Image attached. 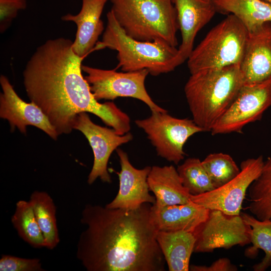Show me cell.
<instances>
[{"label":"cell","instance_id":"cell-28","mask_svg":"<svg viewBox=\"0 0 271 271\" xmlns=\"http://www.w3.org/2000/svg\"><path fill=\"white\" fill-rule=\"evenodd\" d=\"M1 271H43L40 259L26 258L3 255L0 259Z\"/></svg>","mask_w":271,"mask_h":271},{"label":"cell","instance_id":"cell-4","mask_svg":"<svg viewBox=\"0 0 271 271\" xmlns=\"http://www.w3.org/2000/svg\"><path fill=\"white\" fill-rule=\"evenodd\" d=\"M107 26L101 41L93 51L108 48L117 52L115 70L123 72L146 69L153 76L173 71L177 67L178 49L159 41L137 40L127 35L117 22L112 12L106 15Z\"/></svg>","mask_w":271,"mask_h":271},{"label":"cell","instance_id":"cell-3","mask_svg":"<svg viewBox=\"0 0 271 271\" xmlns=\"http://www.w3.org/2000/svg\"><path fill=\"white\" fill-rule=\"evenodd\" d=\"M243 85L239 65L191 74L184 92L192 119L203 131H210Z\"/></svg>","mask_w":271,"mask_h":271},{"label":"cell","instance_id":"cell-20","mask_svg":"<svg viewBox=\"0 0 271 271\" xmlns=\"http://www.w3.org/2000/svg\"><path fill=\"white\" fill-rule=\"evenodd\" d=\"M157 240L169 271H188L195 238L186 231H159Z\"/></svg>","mask_w":271,"mask_h":271},{"label":"cell","instance_id":"cell-14","mask_svg":"<svg viewBox=\"0 0 271 271\" xmlns=\"http://www.w3.org/2000/svg\"><path fill=\"white\" fill-rule=\"evenodd\" d=\"M121 170L117 174L119 178V190L116 196L105 206L110 208L133 210L144 203L154 204L155 196L150 193L148 177L151 167L138 169L130 163L127 154L120 149H116Z\"/></svg>","mask_w":271,"mask_h":271},{"label":"cell","instance_id":"cell-2","mask_svg":"<svg viewBox=\"0 0 271 271\" xmlns=\"http://www.w3.org/2000/svg\"><path fill=\"white\" fill-rule=\"evenodd\" d=\"M152 205L125 210L85 205L80 218L85 228L78 240L76 257L86 269L164 271Z\"/></svg>","mask_w":271,"mask_h":271},{"label":"cell","instance_id":"cell-15","mask_svg":"<svg viewBox=\"0 0 271 271\" xmlns=\"http://www.w3.org/2000/svg\"><path fill=\"white\" fill-rule=\"evenodd\" d=\"M244 85L271 82V23L248 33L244 54L239 65Z\"/></svg>","mask_w":271,"mask_h":271},{"label":"cell","instance_id":"cell-32","mask_svg":"<svg viewBox=\"0 0 271 271\" xmlns=\"http://www.w3.org/2000/svg\"><path fill=\"white\" fill-rule=\"evenodd\" d=\"M207 1H212L213 0H207Z\"/></svg>","mask_w":271,"mask_h":271},{"label":"cell","instance_id":"cell-6","mask_svg":"<svg viewBox=\"0 0 271 271\" xmlns=\"http://www.w3.org/2000/svg\"><path fill=\"white\" fill-rule=\"evenodd\" d=\"M248 32L234 15H228L207 34L187 59L191 74L200 71L239 65Z\"/></svg>","mask_w":271,"mask_h":271},{"label":"cell","instance_id":"cell-22","mask_svg":"<svg viewBox=\"0 0 271 271\" xmlns=\"http://www.w3.org/2000/svg\"><path fill=\"white\" fill-rule=\"evenodd\" d=\"M36 220L45 241V247L55 248L60 242L56 219V207L51 196L46 192L35 191L30 196Z\"/></svg>","mask_w":271,"mask_h":271},{"label":"cell","instance_id":"cell-17","mask_svg":"<svg viewBox=\"0 0 271 271\" xmlns=\"http://www.w3.org/2000/svg\"><path fill=\"white\" fill-rule=\"evenodd\" d=\"M109 0H82L81 9L77 15L67 14L61 19L73 22L77 26L72 48L79 57L84 58L93 51L99 37L104 31L101 16L106 3Z\"/></svg>","mask_w":271,"mask_h":271},{"label":"cell","instance_id":"cell-29","mask_svg":"<svg viewBox=\"0 0 271 271\" xmlns=\"http://www.w3.org/2000/svg\"><path fill=\"white\" fill-rule=\"evenodd\" d=\"M27 7L26 0H0L1 33L8 29L19 13Z\"/></svg>","mask_w":271,"mask_h":271},{"label":"cell","instance_id":"cell-19","mask_svg":"<svg viewBox=\"0 0 271 271\" xmlns=\"http://www.w3.org/2000/svg\"><path fill=\"white\" fill-rule=\"evenodd\" d=\"M148 183L156 198L154 205L157 206L184 204L191 201V194L173 165L152 167Z\"/></svg>","mask_w":271,"mask_h":271},{"label":"cell","instance_id":"cell-13","mask_svg":"<svg viewBox=\"0 0 271 271\" xmlns=\"http://www.w3.org/2000/svg\"><path fill=\"white\" fill-rule=\"evenodd\" d=\"M0 84L2 89L0 94V117L9 121L11 131L17 127L21 132L26 134V127L33 125L52 139H57L58 133L39 107L33 102L28 103L21 99L6 76H1Z\"/></svg>","mask_w":271,"mask_h":271},{"label":"cell","instance_id":"cell-18","mask_svg":"<svg viewBox=\"0 0 271 271\" xmlns=\"http://www.w3.org/2000/svg\"><path fill=\"white\" fill-rule=\"evenodd\" d=\"M210 210L191 200L188 203L151 207V215L158 231L193 232L207 218Z\"/></svg>","mask_w":271,"mask_h":271},{"label":"cell","instance_id":"cell-11","mask_svg":"<svg viewBox=\"0 0 271 271\" xmlns=\"http://www.w3.org/2000/svg\"><path fill=\"white\" fill-rule=\"evenodd\" d=\"M264 164L262 156L249 158L240 164L239 173L233 179L210 191L191 195L190 200L209 210L232 215H240L248 188L259 176Z\"/></svg>","mask_w":271,"mask_h":271},{"label":"cell","instance_id":"cell-21","mask_svg":"<svg viewBox=\"0 0 271 271\" xmlns=\"http://www.w3.org/2000/svg\"><path fill=\"white\" fill-rule=\"evenodd\" d=\"M217 12L235 16L251 33L271 23V6L261 0H213Z\"/></svg>","mask_w":271,"mask_h":271},{"label":"cell","instance_id":"cell-9","mask_svg":"<svg viewBox=\"0 0 271 271\" xmlns=\"http://www.w3.org/2000/svg\"><path fill=\"white\" fill-rule=\"evenodd\" d=\"M194 252H211L217 248L230 249L251 243V227L240 215H228L210 210L207 219L193 232Z\"/></svg>","mask_w":271,"mask_h":271},{"label":"cell","instance_id":"cell-8","mask_svg":"<svg viewBox=\"0 0 271 271\" xmlns=\"http://www.w3.org/2000/svg\"><path fill=\"white\" fill-rule=\"evenodd\" d=\"M91 92L97 100H113L117 97H131L146 104L151 111L164 112L166 109L158 105L148 94L145 85L149 74L146 69L136 71L117 72L82 65Z\"/></svg>","mask_w":271,"mask_h":271},{"label":"cell","instance_id":"cell-26","mask_svg":"<svg viewBox=\"0 0 271 271\" xmlns=\"http://www.w3.org/2000/svg\"><path fill=\"white\" fill-rule=\"evenodd\" d=\"M177 170L183 185L192 195L201 194L215 189L202 161L198 158L187 159Z\"/></svg>","mask_w":271,"mask_h":271},{"label":"cell","instance_id":"cell-7","mask_svg":"<svg viewBox=\"0 0 271 271\" xmlns=\"http://www.w3.org/2000/svg\"><path fill=\"white\" fill-rule=\"evenodd\" d=\"M144 130L159 156L177 165L184 158L183 148L193 134L203 130L189 118H178L168 111H152L148 118L135 120Z\"/></svg>","mask_w":271,"mask_h":271},{"label":"cell","instance_id":"cell-1","mask_svg":"<svg viewBox=\"0 0 271 271\" xmlns=\"http://www.w3.org/2000/svg\"><path fill=\"white\" fill-rule=\"evenodd\" d=\"M73 41L63 37L49 39L37 47L23 72L30 99L48 118L59 136L73 129L77 116L91 113L117 133L130 129V118L113 102L99 103L82 73V61L73 51Z\"/></svg>","mask_w":271,"mask_h":271},{"label":"cell","instance_id":"cell-25","mask_svg":"<svg viewBox=\"0 0 271 271\" xmlns=\"http://www.w3.org/2000/svg\"><path fill=\"white\" fill-rule=\"evenodd\" d=\"M11 222L24 241L34 248L45 247L44 237L29 200H21L16 203Z\"/></svg>","mask_w":271,"mask_h":271},{"label":"cell","instance_id":"cell-24","mask_svg":"<svg viewBox=\"0 0 271 271\" xmlns=\"http://www.w3.org/2000/svg\"><path fill=\"white\" fill-rule=\"evenodd\" d=\"M245 222L251 227V243L245 254L247 257L254 258L259 249L262 250L265 256L259 263L253 266L255 271H264L271 265V220H260L248 213L241 212Z\"/></svg>","mask_w":271,"mask_h":271},{"label":"cell","instance_id":"cell-5","mask_svg":"<svg viewBox=\"0 0 271 271\" xmlns=\"http://www.w3.org/2000/svg\"><path fill=\"white\" fill-rule=\"evenodd\" d=\"M111 11L128 36L137 40L162 41L176 47L179 29L172 0H109Z\"/></svg>","mask_w":271,"mask_h":271},{"label":"cell","instance_id":"cell-12","mask_svg":"<svg viewBox=\"0 0 271 271\" xmlns=\"http://www.w3.org/2000/svg\"><path fill=\"white\" fill-rule=\"evenodd\" d=\"M73 129L83 133L93 151V164L88 176V183L91 185L98 178L103 182L110 183L111 179L107 171L109 157L117 147L132 140L131 133L128 132L121 135L113 128L97 125L86 112H81L77 116Z\"/></svg>","mask_w":271,"mask_h":271},{"label":"cell","instance_id":"cell-27","mask_svg":"<svg viewBox=\"0 0 271 271\" xmlns=\"http://www.w3.org/2000/svg\"><path fill=\"white\" fill-rule=\"evenodd\" d=\"M202 163L215 188L231 181L240 171L233 158L222 153L208 155Z\"/></svg>","mask_w":271,"mask_h":271},{"label":"cell","instance_id":"cell-30","mask_svg":"<svg viewBox=\"0 0 271 271\" xmlns=\"http://www.w3.org/2000/svg\"><path fill=\"white\" fill-rule=\"evenodd\" d=\"M189 270L193 271H236L237 267L231 263L230 260L226 257H222L213 262L209 266L192 265Z\"/></svg>","mask_w":271,"mask_h":271},{"label":"cell","instance_id":"cell-31","mask_svg":"<svg viewBox=\"0 0 271 271\" xmlns=\"http://www.w3.org/2000/svg\"><path fill=\"white\" fill-rule=\"evenodd\" d=\"M261 1L271 6V0H261Z\"/></svg>","mask_w":271,"mask_h":271},{"label":"cell","instance_id":"cell-10","mask_svg":"<svg viewBox=\"0 0 271 271\" xmlns=\"http://www.w3.org/2000/svg\"><path fill=\"white\" fill-rule=\"evenodd\" d=\"M270 106L271 82L243 85L210 132L213 135L241 132L246 124L260 119Z\"/></svg>","mask_w":271,"mask_h":271},{"label":"cell","instance_id":"cell-16","mask_svg":"<svg viewBox=\"0 0 271 271\" xmlns=\"http://www.w3.org/2000/svg\"><path fill=\"white\" fill-rule=\"evenodd\" d=\"M176 8L182 42L179 47L177 66L187 60L193 50L195 37L217 12L213 1L172 0Z\"/></svg>","mask_w":271,"mask_h":271},{"label":"cell","instance_id":"cell-23","mask_svg":"<svg viewBox=\"0 0 271 271\" xmlns=\"http://www.w3.org/2000/svg\"><path fill=\"white\" fill-rule=\"evenodd\" d=\"M248 193L249 211L258 220H271V157L264 161L259 176L250 185Z\"/></svg>","mask_w":271,"mask_h":271}]
</instances>
